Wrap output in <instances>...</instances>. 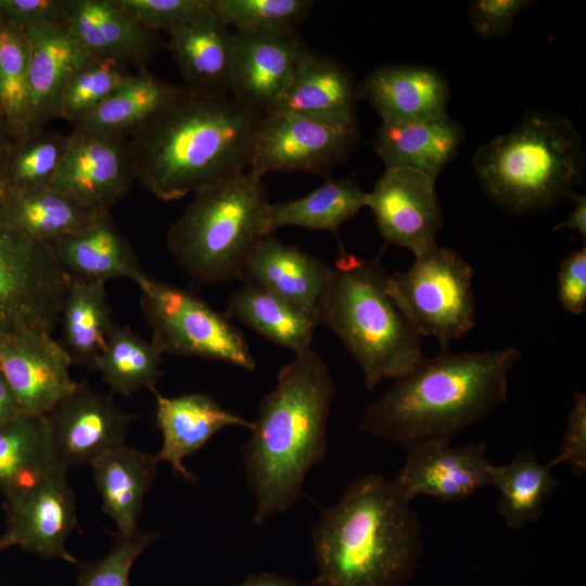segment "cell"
<instances>
[{
  "label": "cell",
  "mask_w": 586,
  "mask_h": 586,
  "mask_svg": "<svg viewBox=\"0 0 586 586\" xmlns=\"http://www.w3.org/2000/svg\"><path fill=\"white\" fill-rule=\"evenodd\" d=\"M260 117L229 93L179 87L133 131L135 178L174 201L246 170Z\"/></svg>",
  "instance_id": "obj_1"
},
{
  "label": "cell",
  "mask_w": 586,
  "mask_h": 586,
  "mask_svg": "<svg viewBox=\"0 0 586 586\" xmlns=\"http://www.w3.org/2000/svg\"><path fill=\"white\" fill-rule=\"evenodd\" d=\"M334 396L330 370L310 348L281 368L275 387L258 403L252 434L241 446L255 524L288 511L304 495L306 475L328 453Z\"/></svg>",
  "instance_id": "obj_2"
},
{
  "label": "cell",
  "mask_w": 586,
  "mask_h": 586,
  "mask_svg": "<svg viewBox=\"0 0 586 586\" xmlns=\"http://www.w3.org/2000/svg\"><path fill=\"white\" fill-rule=\"evenodd\" d=\"M514 347L424 357L365 410L359 430L407 450L450 443L507 397Z\"/></svg>",
  "instance_id": "obj_3"
},
{
  "label": "cell",
  "mask_w": 586,
  "mask_h": 586,
  "mask_svg": "<svg viewBox=\"0 0 586 586\" xmlns=\"http://www.w3.org/2000/svg\"><path fill=\"white\" fill-rule=\"evenodd\" d=\"M310 542L317 573L306 586H404L424 550L411 502L375 473L321 512Z\"/></svg>",
  "instance_id": "obj_4"
},
{
  "label": "cell",
  "mask_w": 586,
  "mask_h": 586,
  "mask_svg": "<svg viewBox=\"0 0 586 586\" xmlns=\"http://www.w3.org/2000/svg\"><path fill=\"white\" fill-rule=\"evenodd\" d=\"M317 315L354 357L368 391L404 377L425 357L422 336L379 258L357 257L341 249Z\"/></svg>",
  "instance_id": "obj_5"
},
{
  "label": "cell",
  "mask_w": 586,
  "mask_h": 586,
  "mask_svg": "<svg viewBox=\"0 0 586 586\" xmlns=\"http://www.w3.org/2000/svg\"><path fill=\"white\" fill-rule=\"evenodd\" d=\"M583 138L565 116L528 112L507 133L477 149L473 169L487 196L524 214L556 206L583 181Z\"/></svg>",
  "instance_id": "obj_6"
},
{
  "label": "cell",
  "mask_w": 586,
  "mask_h": 586,
  "mask_svg": "<svg viewBox=\"0 0 586 586\" xmlns=\"http://www.w3.org/2000/svg\"><path fill=\"white\" fill-rule=\"evenodd\" d=\"M269 205L262 178L247 169L230 175L194 193L169 227L167 247L198 281L240 280L254 245L271 234Z\"/></svg>",
  "instance_id": "obj_7"
},
{
  "label": "cell",
  "mask_w": 586,
  "mask_h": 586,
  "mask_svg": "<svg viewBox=\"0 0 586 586\" xmlns=\"http://www.w3.org/2000/svg\"><path fill=\"white\" fill-rule=\"evenodd\" d=\"M137 285L140 305L164 353L199 357L253 371L256 360L243 333L226 314L218 313L190 291L145 276Z\"/></svg>",
  "instance_id": "obj_8"
},
{
  "label": "cell",
  "mask_w": 586,
  "mask_h": 586,
  "mask_svg": "<svg viewBox=\"0 0 586 586\" xmlns=\"http://www.w3.org/2000/svg\"><path fill=\"white\" fill-rule=\"evenodd\" d=\"M393 291L421 336L443 349L475 323L473 270L457 252L436 245L415 257L405 271L390 275Z\"/></svg>",
  "instance_id": "obj_9"
},
{
  "label": "cell",
  "mask_w": 586,
  "mask_h": 586,
  "mask_svg": "<svg viewBox=\"0 0 586 586\" xmlns=\"http://www.w3.org/2000/svg\"><path fill=\"white\" fill-rule=\"evenodd\" d=\"M71 283L47 244L0 219V336L26 330L52 334Z\"/></svg>",
  "instance_id": "obj_10"
},
{
  "label": "cell",
  "mask_w": 586,
  "mask_h": 586,
  "mask_svg": "<svg viewBox=\"0 0 586 586\" xmlns=\"http://www.w3.org/2000/svg\"><path fill=\"white\" fill-rule=\"evenodd\" d=\"M359 141L358 124L342 125L276 110L260 117L247 170L328 174L345 162Z\"/></svg>",
  "instance_id": "obj_11"
},
{
  "label": "cell",
  "mask_w": 586,
  "mask_h": 586,
  "mask_svg": "<svg viewBox=\"0 0 586 586\" xmlns=\"http://www.w3.org/2000/svg\"><path fill=\"white\" fill-rule=\"evenodd\" d=\"M64 467L58 464L31 485L5 497L7 547L79 565L65 547L77 523V507Z\"/></svg>",
  "instance_id": "obj_12"
},
{
  "label": "cell",
  "mask_w": 586,
  "mask_h": 586,
  "mask_svg": "<svg viewBox=\"0 0 586 586\" xmlns=\"http://www.w3.org/2000/svg\"><path fill=\"white\" fill-rule=\"evenodd\" d=\"M435 178L409 167H386L371 192L369 207L387 243L419 256L436 245L443 227Z\"/></svg>",
  "instance_id": "obj_13"
},
{
  "label": "cell",
  "mask_w": 586,
  "mask_h": 586,
  "mask_svg": "<svg viewBox=\"0 0 586 586\" xmlns=\"http://www.w3.org/2000/svg\"><path fill=\"white\" fill-rule=\"evenodd\" d=\"M233 31L229 94L263 116L279 106L308 49L295 29Z\"/></svg>",
  "instance_id": "obj_14"
},
{
  "label": "cell",
  "mask_w": 586,
  "mask_h": 586,
  "mask_svg": "<svg viewBox=\"0 0 586 586\" xmlns=\"http://www.w3.org/2000/svg\"><path fill=\"white\" fill-rule=\"evenodd\" d=\"M135 179L125 136L72 132L50 188L98 212L110 209Z\"/></svg>",
  "instance_id": "obj_15"
},
{
  "label": "cell",
  "mask_w": 586,
  "mask_h": 586,
  "mask_svg": "<svg viewBox=\"0 0 586 586\" xmlns=\"http://www.w3.org/2000/svg\"><path fill=\"white\" fill-rule=\"evenodd\" d=\"M58 462L65 469L90 464L111 448L125 444L133 416L123 411L112 395L76 387L47 415Z\"/></svg>",
  "instance_id": "obj_16"
},
{
  "label": "cell",
  "mask_w": 586,
  "mask_h": 586,
  "mask_svg": "<svg viewBox=\"0 0 586 586\" xmlns=\"http://www.w3.org/2000/svg\"><path fill=\"white\" fill-rule=\"evenodd\" d=\"M72 362L51 333L26 330L0 336V369L24 412L47 415L76 387Z\"/></svg>",
  "instance_id": "obj_17"
},
{
  "label": "cell",
  "mask_w": 586,
  "mask_h": 586,
  "mask_svg": "<svg viewBox=\"0 0 586 586\" xmlns=\"http://www.w3.org/2000/svg\"><path fill=\"white\" fill-rule=\"evenodd\" d=\"M491 464L485 443H431L408 450L393 482L410 502L418 496L455 502L489 486Z\"/></svg>",
  "instance_id": "obj_18"
},
{
  "label": "cell",
  "mask_w": 586,
  "mask_h": 586,
  "mask_svg": "<svg viewBox=\"0 0 586 586\" xmlns=\"http://www.w3.org/2000/svg\"><path fill=\"white\" fill-rule=\"evenodd\" d=\"M360 95L384 123L418 122L447 115L450 88L432 66L386 63L367 74Z\"/></svg>",
  "instance_id": "obj_19"
},
{
  "label": "cell",
  "mask_w": 586,
  "mask_h": 586,
  "mask_svg": "<svg viewBox=\"0 0 586 586\" xmlns=\"http://www.w3.org/2000/svg\"><path fill=\"white\" fill-rule=\"evenodd\" d=\"M63 22L89 56L144 68L158 47L156 31L135 21L115 0H66Z\"/></svg>",
  "instance_id": "obj_20"
},
{
  "label": "cell",
  "mask_w": 586,
  "mask_h": 586,
  "mask_svg": "<svg viewBox=\"0 0 586 586\" xmlns=\"http://www.w3.org/2000/svg\"><path fill=\"white\" fill-rule=\"evenodd\" d=\"M155 396V425L163 443L155 455L157 462L170 464L173 470L189 482L196 476L183 464V459L200 449L219 431L228 426L253 428L249 421L222 408L213 397L201 393H188L167 397L157 392Z\"/></svg>",
  "instance_id": "obj_21"
},
{
  "label": "cell",
  "mask_w": 586,
  "mask_h": 586,
  "mask_svg": "<svg viewBox=\"0 0 586 586\" xmlns=\"http://www.w3.org/2000/svg\"><path fill=\"white\" fill-rule=\"evenodd\" d=\"M331 266L273 237H263L251 251L240 278L315 314L327 288Z\"/></svg>",
  "instance_id": "obj_22"
},
{
  "label": "cell",
  "mask_w": 586,
  "mask_h": 586,
  "mask_svg": "<svg viewBox=\"0 0 586 586\" xmlns=\"http://www.w3.org/2000/svg\"><path fill=\"white\" fill-rule=\"evenodd\" d=\"M28 46V87L31 132L58 117L64 88L89 58L64 22H49L25 28Z\"/></svg>",
  "instance_id": "obj_23"
},
{
  "label": "cell",
  "mask_w": 586,
  "mask_h": 586,
  "mask_svg": "<svg viewBox=\"0 0 586 586\" xmlns=\"http://www.w3.org/2000/svg\"><path fill=\"white\" fill-rule=\"evenodd\" d=\"M168 48L188 88L228 93L234 31L211 8L168 33Z\"/></svg>",
  "instance_id": "obj_24"
},
{
  "label": "cell",
  "mask_w": 586,
  "mask_h": 586,
  "mask_svg": "<svg viewBox=\"0 0 586 586\" xmlns=\"http://www.w3.org/2000/svg\"><path fill=\"white\" fill-rule=\"evenodd\" d=\"M72 280L104 283L129 279L138 283L146 273L110 213L80 232L47 244Z\"/></svg>",
  "instance_id": "obj_25"
},
{
  "label": "cell",
  "mask_w": 586,
  "mask_h": 586,
  "mask_svg": "<svg viewBox=\"0 0 586 586\" xmlns=\"http://www.w3.org/2000/svg\"><path fill=\"white\" fill-rule=\"evenodd\" d=\"M360 98V87L344 64L308 49L276 110L354 125L357 124L356 106Z\"/></svg>",
  "instance_id": "obj_26"
},
{
  "label": "cell",
  "mask_w": 586,
  "mask_h": 586,
  "mask_svg": "<svg viewBox=\"0 0 586 586\" xmlns=\"http://www.w3.org/2000/svg\"><path fill=\"white\" fill-rule=\"evenodd\" d=\"M463 138V127L448 115L418 122H382L373 148L386 167H409L436 179L457 155Z\"/></svg>",
  "instance_id": "obj_27"
},
{
  "label": "cell",
  "mask_w": 586,
  "mask_h": 586,
  "mask_svg": "<svg viewBox=\"0 0 586 586\" xmlns=\"http://www.w3.org/2000/svg\"><path fill=\"white\" fill-rule=\"evenodd\" d=\"M155 456L122 444L91 463L102 508L116 524V534L129 535L137 528L143 499L156 477Z\"/></svg>",
  "instance_id": "obj_28"
},
{
  "label": "cell",
  "mask_w": 586,
  "mask_h": 586,
  "mask_svg": "<svg viewBox=\"0 0 586 586\" xmlns=\"http://www.w3.org/2000/svg\"><path fill=\"white\" fill-rule=\"evenodd\" d=\"M226 315L295 355L311 348L320 324L315 314L251 282L233 291Z\"/></svg>",
  "instance_id": "obj_29"
},
{
  "label": "cell",
  "mask_w": 586,
  "mask_h": 586,
  "mask_svg": "<svg viewBox=\"0 0 586 586\" xmlns=\"http://www.w3.org/2000/svg\"><path fill=\"white\" fill-rule=\"evenodd\" d=\"M105 213L50 187L0 195V219L43 244L82 231Z\"/></svg>",
  "instance_id": "obj_30"
},
{
  "label": "cell",
  "mask_w": 586,
  "mask_h": 586,
  "mask_svg": "<svg viewBox=\"0 0 586 586\" xmlns=\"http://www.w3.org/2000/svg\"><path fill=\"white\" fill-rule=\"evenodd\" d=\"M58 464L46 415L21 411L0 428V492L4 497L31 485Z\"/></svg>",
  "instance_id": "obj_31"
},
{
  "label": "cell",
  "mask_w": 586,
  "mask_h": 586,
  "mask_svg": "<svg viewBox=\"0 0 586 586\" xmlns=\"http://www.w3.org/2000/svg\"><path fill=\"white\" fill-rule=\"evenodd\" d=\"M489 475V485L500 494L498 513L511 530L538 521L544 502L559 485L552 469L538 460L531 446L519 450L508 463L491 464Z\"/></svg>",
  "instance_id": "obj_32"
},
{
  "label": "cell",
  "mask_w": 586,
  "mask_h": 586,
  "mask_svg": "<svg viewBox=\"0 0 586 586\" xmlns=\"http://www.w3.org/2000/svg\"><path fill=\"white\" fill-rule=\"evenodd\" d=\"M148 71L137 69L103 102L74 124V132L125 136L133 132L178 91Z\"/></svg>",
  "instance_id": "obj_33"
},
{
  "label": "cell",
  "mask_w": 586,
  "mask_h": 586,
  "mask_svg": "<svg viewBox=\"0 0 586 586\" xmlns=\"http://www.w3.org/2000/svg\"><path fill=\"white\" fill-rule=\"evenodd\" d=\"M368 192L352 179H329L297 199L270 203L268 227L273 233L288 226L337 233L340 227L367 207Z\"/></svg>",
  "instance_id": "obj_34"
},
{
  "label": "cell",
  "mask_w": 586,
  "mask_h": 586,
  "mask_svg": "<svg viewBox=\"0 0 586 586\" xmlns=\"http://www.w3.org/2000/svg\"><path fill=\"white\" fill-rule=\"evenodd\" d=\"M64 347L73 362L94 371L114 328L105 284L72 280L61 321Z\"/></svg>",
  "instance_id": "obj_35"
},
{
  "label": "cell",
  "mask_w": 586,
  "mask_h": 586,
  "mask_svg": "<svg viewBox=\"0 0 586 586\" xmlns=\"http://www.w3.org/2000/svg\"><path fill=\"white\" fill-rule=\"evenodd\" d=\"M163 353L128 326H114L94 370L114 392L129 396L148 388L155 393L162 375Z\"/></svg>",
  "instance_id": "obj_36"
},
{
  "label": "cell",
  "mask_w": 586,
  "mask_h": 586,
  "mask_svg": "<svg viewBox=\"0 0 586 586\" xmlns=\"http://www.w3.org/2000/svg\"><path fill=\"white\" fill-rule=\"evenodd\" d=\"M26 29L0 20V112L13 143L31 133Z\"/></svg>",
  "instance_id": "obj_37"
},
{
  "label": "cell",
  "mask_w": 586,
  "mask_h": 586,
  "mask_svg": "<svg viewBox=\"0 0 586 586\" xmlns=\"http://www.w3.org/2000/svg\"><path fill=\"white\" fill-rule=\"evenodd\" d=\"M68 143V136L36 130L14 142L0 171V195L49 187Z\"/></svg>",
  "instance_id": "obj_38"
},
{
  "label": "cell",
  "mask_w": 586,
  "mask_h": 586,
  "mask_svg": "<svg viewBox=\"0 0 586 586\" xmlns=\"http://www.w3.org/2000/svg\"><path fill=\"white\" fill-rule=\"evenodd\" d=\"M133 73L128 65L113 59L87 58L64 88L58 117L74 125L128 80Z\"/></svg>",
  "instance_id": "obj_39"
},
{
  "label": "cell",
  "mask_w": 586,
  "mask_h": 586,
  "mask_svg": "<svg viewBox=\"0 0 586 586\" xmlns=\"http://www.w3.org/2000/svg\"><path fill=\"white\" fill-rule=\"evenodd\" d=\"M308 0H212L216 15L235 30L295 29L308 15Z\"/></svg>",
  "instance_id": "obj_40"
},
{
  "label": "cell",
  "mask_w": 586,
  "mask_h": 586,
  "mask_svg": "<svg viewBox=\"0 0 586 586\" xmlns=\"http://www.w3.org/2000/svg\"><path fill=\"white\" fill-rule=\"evenodd\" d=\"M157 538L155 531L136 530L129 535L116 534L110 551L103 558L79 564L78 586H130L132 564Z\"/></svg>",
  "instance_id": "obj_41"
},
{
  "label": "cell",
  "mask_w": 586,
  "mask_h": 586,
  "mask_svg": "<svg viewBox=\"0 0 586 586\" xmlns=\"http://www.w3.org/2000/svg\"><path fill=\"white\" fill-rule=\"evenodd\" d=\"M143 27L171 31L211 8V0H115Z\"/></svg>",
  "instance_id": "obj_42"
},
{
  "label": "cell",
  "mask_w": 586,
  "mask_h": 586,
  "mask_svg": "<svg viewBox=\"0 0 586 586\" xmlns=\"http://www.w3.org/2000/svg\"><path fill=\"white\" fill-rule=\"evenodd\" d=\"M565 463L571 473L582 477L586 472V395L576 391L569 412L559 451L547 464L550 469Z\"/></svg>",
  "instance_id": "obj_43"
},
{
  "label": "cell",
  "mask_w": 586,
  "mask_h": 586,
  "mask_svg": "<svg viewBox=\"0 0 586 586\" xmlns=\"http://www.w3.org/2000/svg\"><path fill=\"white\" fill-rule=\"evenodd\" d=\"M528 0H473L469 3V23L474 33L492 40L512 29L518 14L530 7Z\"/></svg>",
  "instance_id": "obj_44"
},
{
  "label": "cell",
  "mask_w": 586,
  "mask_h": 586,
  "mask_svg": "<svg viewBox=\"0 0 586 586\" xmlns=\"http://www.w3.org/2000/svg\"><path fill=\"white\" fill-rule=\"evenodd\" d=\"M558 300L564 311L582 315L586 310V246L570 253L558 270Z\"/></svg>",
  "instance_id": "obj_45"
},
{
  "label": "cell",
  "mask_w": 586,
  "mask_h": 586,
  "mask_svg": "<svg viewBox=\"0 0 586 586\" xmlns=\"http://www.w3.org/2000/svg\"><path fill=\"white\" fill-rule=\"evenodd\" d=\"M66 0H0V20L20 27L63 22Z\"/></svg>",
  "instance_id": "obj_46"
},
{
  "label": "cell",
  "mask_w": 586,
  "mask_h": 586,
  "mask_svg": "<svg viewBox=\"0 0 586 586\" xmlns=\"http://www.w3.org/2000/svg\"><path fill=\"white\" fill-rule=\"evenodd\" d=\"M569 198L573 201V208L569 216L558 225L553 226L552 231L561 229H570L579 235L583 240L586 239V196L577 193H572Z\"/></svg>",
  "instance_id": "obj_47"
},
{
  "label": "cell",
  "mask_w": 586,
  "mask_h": 586,
  "mask_svg": "<svg viewBox=\"0 0 586 586\" xmlns=\"http://www.w3.org/2000/svg\"><path fill=\"white\" fill-rule=\"evenodd\" d=\"M21 411L17 399L0 369V428Z\"/></svg>",
  "instance_id": "obj_48"
},
{
  "label": "cell",
  "mask_w": 586,
  "mask_h": 586,
  "mask_svg": "<svg viewBox=\"0 0 586 586\" xmlns=\"http://www.w3.org/2000/svg\"><path fill=\"white\" fill-rule=\"evenodd\" d=\"M229 586H304L298 581L277 573L252 574L238 584Z\"/></svg>",
  "instance_id": "obj_49"
},
{
  "label": "cell",
  "mask_w": 586,
  "mask_h": 586,
  "mask_svg": "<svg viewBox=\"0 0 586 586\" xmlns=\"http://www.w3.org/2000/svg\"><path fill=\"white\" fill-rule=\"evenodd\" d=\"M12 145L13 141L8 133L5 124L0 112V171Z\"/></svg>",
  "instance_id": "obj_50"
},
{
  "label": "cell",
  "mask_w": 586,
  "mask_h": 586,
  "mask_svg": "<svg viewBox=\"0 0 586 586\" xmlns=\"http://www.w3.org/2000/svg\"><path fill=\"white\" fill-rule=\"evenodd\" d=\"M7 545L2 540L1 536H0V555L3 552L4 549H7Z\"/></svg>",
  "instance_id": "obj_51"
}]
</instances>
